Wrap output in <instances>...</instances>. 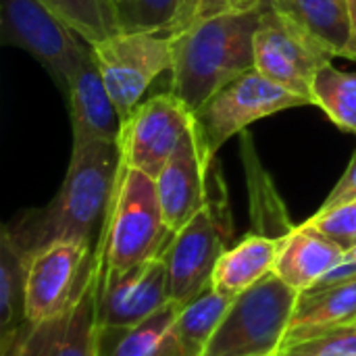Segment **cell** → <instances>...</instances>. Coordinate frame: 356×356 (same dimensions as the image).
Returning a JSON list of instances; mask_svg holds the SVG:
<instances>
[{"label":"cell","instance_id":"6da1fadb","mask_svg":"<svg viewBox=\"0 0 356 356\" xmlns=\"http://www.w3.org/2000/svg\"><path fill=\"white\" fill-rule=\"evenodd\" d=\"M121 167L123 152L119 142L73 146L71 163L56 196L44 209H31L15 217L2 232L27 257L58 240L92 246L98 225L100 229L104 225Z\"/></svg>","mask_w":356,"mask_h":356},{"label":"cell","instance_id":"7a4b0ae2","mask_svg":"<svg viewBox=\"0 0 356 356\" xmlns=\"http://www.w3.org/2000/svg\"><path fill=\"white\" fill-rule=\"evenodd\" d=\"M261 8L217 13L173 33L171 92L196 113L227 83L254 69V35Z\"/></svg>","mask_w":356,"mask_h":356},{"label":"cell","instance_id":"3957f363","mask_svg":"<svg viewBox=\"0 0 356 356\" xmlns=\"http://www.w3.org/2000/svg\"><path fill=\"white\" fill-rule=\"evenodd\" d=\"M173 236L163 217L156 179L123 165L96 242L102 271L119 273L159 259Z\"/></svg>","mask_w":356,"mask_h":356},{"label":"cell","instance_id":"277c9868","mask_svg":"<svg viewBox=\"0 0 356 356\" xmlns=\"http://www.w3.org/2000/svg\"><path fill=\"white\" fill-rule=\"evenodd\" d=\"M298 302V292L275 273L236 296L200 356H275Z\"/></svg>","mask_w":356,"mask_h":356},{"label":"cell","instance_id":"5b68a950","mask_svg":"<svg viewBox=\"0 0 356 356\" xmlns=\"http://www.w3.org/2000/svg\"><path fill=\"white\" fill-rule=\"evenodd\" d=\"M305 104L311 102L252 69L227 83L194 113V131L200 150L213 163L219 148L234 136L244 134L252 123Z\"/></svg>","mask_w":356,"mask_h":356},{"label":"cell","instance_id":"8992f818","mask_svg":"<svg viewBox=\"0 0 356 356\" xmlns=\"http://www.w3.org/2000/svg\"><path fill=\"white\" fill-rule=\"evenodd\" d=\"M0 38L31 54L67 92L92 46L42 0H0Z\"/></svg>","mask_w":356,"mask_h":356},{"label":"cell","instance_id":"52a82bcc","mask_svg":"<svg viewBox=\"0 0 356 356\" xmlns=\"http://www.w3.org/2000/svg\"><path fill=\"white\" fill-rule=\"evenodd\" d=\"M102 81L123 119L144 102L152 81L173 67V33L117 31L92 44Z\"/></svg>","mask_w":356,"mask_h":356},{"label":"cell","instance_id":"ba28073f","mask_svg":"<svg viewBox=\"0 0 356 356\" xmlns=\"http://www.w3.org/2000/svg\"><path fill=\"white\" fill-rule=\"evenodd\" d=\"M332 58V50L280 10L273 0L263 6L254 35V69L259 73L311 102V83Z\"/></svg>","mask_w":356,"mask_h":356},{"label":"cell","instance_id":"9c48e42d","mask_svg":"<svg viewBox=\"0 0 356 356\" xmlns=\"http://www.w3.org/2000/svg\"><path fill=\"white\" fill-rule=\"evenodd\" d=\"M100 277L102 263L94 246L86 280L69 311L50 323H25L15 334L0 338V356H96Z\"/></svg>","mask_w":356,"mask_h":356},{"label":"cell","instance_id":"30bf717a","mask_svg":"<svg viewBox=\"0 0 356 356\" xmlns=\"http://www.w3.org/2000/svg\"><path fill=\"white\" fill-rule=\"evenodd\" d=\"M94 246L75 240L52 242L29 257L25 273L23 313L29 325H44L63 317L73 305Z\"/></svg>","mask_w":356,"mask_h":356},{"label":"cell","instance_id":"8fae6325","mask_svg":"<svg viewBox=\"0 0 356 356\" xmlns=\"http://www.w3.org/2000/svg\"><path fill=\"white\" fill-rule=\"evenodd\" d=\"M194 125V113L169 90L144 98L123 123V165L156 179Z\"/></svg>","mask_w":356,"mask_h":356},{"label":"cell","instance_id":"7c38bea8","mask_svg":"<svg viewBox=\"0 0 356 356\" xmlns=\"http://www.w3.org/2000/svg\"><path fill=\"white\" fill-rule=\"evenodd\" d=\"M225 250L221 219L215 211V202L209 200L207 207L171 238L163 254L171 302L181 307L213 288V273Z\"/></svg>","mask_w":356,"mask_h":356},{"label":"cell","instance_id":"4fadbf2b","mask_svg":"<svg viewBox=\"0 0 356 356\" xmlns=\"http://www.w3.org/2000/svg\"><path fill=\"white\" fill-rule=\"evenodd\" d=\"M171 302L165 259L104 273L98 288V325H136Z\"/></svg>","mask_w":356,"mask_h":356},{"label":"cell","instance_id":"5bb4252c","mask_svg":"<svg viewBox=\"0 0 356 356\" xmlns=\"http://www.w3.org/2000/svg\"><path fill=\"white\" fill-rule=\"evenodd\" d=\"M213 163L200 150L194 125L156 177V192L163 217L171 234H177L211 200L209 173Z\"/></svg>","mask_w":356,"mask_h":356},{"label":"cell","instance_id":"9a60e30c","mask_svg":"<svg viewBox=\"0 0 356 356\" xmlns=\"http://www.w3.org/2000/svg\"><path fill=\"white\" fill-rule=\"evenodd\" d=\"M73 125V146L90 142H119L123 119L102 81L96 58L90 52L67 88Z\"/></svg>","mask_w":356,"mask_h":356},{"label":"cell","instance_id":"2e32d148","mask_svg":"<svg viewBox=\"0 0 356 356\" xmlns=\"http://www.w3.org/2000/svg\"><path fill=\"white\" fill-rule=\"evenodd\" d=\"M344 250L336 240L305 221L282 236L273 273L294 292L305 294L342 261Z\"/></svg>","mask_w":356,"mask_h":356},{"label":"cell","instance_id":"e0dca14e","mask_svg":"<svg viewBox=\"0 0 356 356\" xmlns=\"http://www.w3.org/2000/svg\"><path fill=\"white\" fill-rule=\"evenodd\" d=\"M356 323V280L298 294L286 342H302Z\"/></svg>","mask_w":356,"mask_h":356},{"label":"cell","instance_id":"ac0fdd59","mask_svg":"<svg viewBox=\"0 0 356 356\" xmlns=\"http://www.w3.org/2000/svg\"><path fill=\"white\" fill-rule=\"evenodd\" d=\"M280 238H271L265 234H250L242 238L234 248H227L213 273V290L225 296H240L267 275L273 273L277 254H280Z\"/></svg>","mask_w":356,"mask_h":356},{"label":"cell","instance_id":"d6986e66","mask_svg":"<svg viewBox=\"0 0 356 356\" xmlns=\"http://www.w3.org/2000/svg\"><path fill=\"white\" fill-rule=\"evenodd\" d=\"M273 4L323 42L334 56L356 60L348 0H273Z\"/></svg>","mask_w":356,"mask_h":356},{"label":"cell","instance_id":"ffe728a7","mask_svg":"<svg viewBox=\"0 0 356 356\" xmlns=\"http://www.w3.org/2000/svg\"><path fill=\"white\" fill-rule=\"evenodd\" d=\"M234 298L225 296L213 288L196 296L194 300L179 307L173 332L188 356H200L213 334L217 332L219 323L227 315Z\"/></svg>","mask_w":356,"mask_h":356},{"label":"cell","instance_id":"44dd1931","mask_svg":"<svg viewBox=\"0 0 356 356\" xmlns=\"http://www.w3.org/2000/svg\"><path fill=\"white\" fill-rule=\"evenodd\" d=\"M311 104L319 106L342 131L356 136V73L327 63L311 83Z\"/></svg>","mask_w":356,"mask_h":356},{"label":"cell","instance_id":"7402d4cb","mask_svg":"<svg viewBox=\"0 0 356 356\" xmlns=\"http://www.w3.org/2000/svg\"><path fill=\"white\" fill-rule=\"evenodd\" d=\"M29 257L2 232L0 240V338L23 327V294Z\"/></svg>","mask_w":356,"mask_h":356},{"label":"cell","instance_id":"603a6c76","mask_svg":"<svg viewBox=\"0 0 356 356\" xmlns=\"http://www.w3.org/2000/svg\"><path fill=\"white\" fill-rule=\"evenodd\" d=\"M90 46L117 33V0H42Z\"/></svg>","mask_w":356,"mask_h":356},{"label":"cell","instance_id":"cb8c5ba5","mask_svg":"<svg viewBox=\"0 0 356 356\" xmlns=\"http://www.w3.org/2000/svg\"><path fill=\"white\" fill-rule=\"evenodd\" d=\"M181 0H117L119 31L175 33Z\"/></svg>","mask_w":356,"mask_h":356},{"label":"cell","instance_id":"d4e9b609","mask_svg":"<svg viewBox=\"0 0 356 356\" xmlns=\"http://www.w3.org/2000/svg\"><path fill=\"white\" fill-rule=\"evenodd\" d=\"M275 356H356V323L311 340L284 344Z\"/></svg>","mask_w":356,"mask_h":356},{"label":"cell","instance_id":"484cf974","mask_svg":"<svg viewBox=\"0 0 356 356\" xmlns=\"http://www.w3.org/2000/svg\"><path fill=\"white\" fill-rule=\"evenodd\" d=\"M307 223L336 240L340 246L350 248L356 244V200L325 213L317 211Z\"/></svg>","mask_w":356,"mask_h":356},{"label":"cell","instance_id":"4316f807","mask_svg":"<svg viewBox=\"0 0 356 356\" xmlns=\"http://www.w3.org/2000/svg\"><path fill=\"white\" fill-rule=\"evenodd\" d=\"M356 200V152L353 156V161L348 163L344 175L340 177V181L334 186V190L330 192V196L325 198V202L321 204L319 213H325V211H332V209H338L342 204H348V202H355Z\"/></svg>","mask_w":356,"mask_h":356},{"label":"cell","instance_id":"83f0119b","mask_svg":"<svg viewBox=\"0 0 356 356\" xmlns=\"http://www.w3.org/2000/svg\"><path fill=\"white\" fill-rule=\"evenodd\" d=\"M356 280V244L344 250L342 261L313 288V290H323V288H332V286H340V284H348ZM311 292V290H309Z\"/></svg>","mask_w":356,"mask_h":356},{"label":"cell","instance_id":"f1b7e54d","mask_svg":"<svg viewBox=\"0 0 356 356\" xmlns=\"http://www.w3.org/2000/svg\"><path fill=\"white\" fill-rule=\"evenodd\" d=\"M267 2L269 0H202L200 17H211L217 13H248L265 6Z\"/></svg>","mask_w":356,"mask_h":356},{"label":"cell","instance_id":"f546056e","mask_svg":"<svg viewBox=\"0 0 356 356\" xmlns=\"http://www.w3.org/2000/svg\"><path fill=\"white\" fill-rule=\"evenodd\" d=\"M348 6H350V19H353V27L356 31V0H348Z\"/></svg>","mask_w":356,"mask_h":356}]
</instances>
